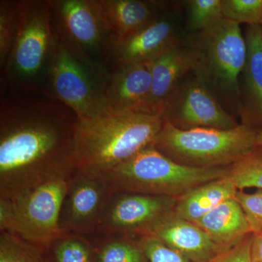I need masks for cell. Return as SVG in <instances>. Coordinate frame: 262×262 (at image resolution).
<instances>
[{
  "instance_id": "cell-29",
  "label": "cell",
  "mask_w": 262,
  "mask_h": 262,
  "mask_svg": "<svg viewBox=\"0 0 262 262\" xmlns=\"http://www.w3.org/2000/svg\"><path fill=\"white\" fill-rule=\"evenodd\" d=\"M146 262H192L152 236H138Z\"/></svg>"
},
{
  "instance_id": "cell-18",
  "label": "cell",
  "mask_w": 262,
  "mask_h": 262,
  "mask_svg": "<svg viewBox=\"0 0 262 262\" xmlns=\"http://www.w3.org/2000/svg\"><path fill=\"white\" fill-rule=\"evenodd\" d=\"M194 224L208 234L219 252L234 247L252 234L235 196L222 202Z\"/></svg>"
},
{
  "instance_id": "cell-2",
  "label": "cell",
  "mask_w": 262,
  "mask_h": 262,
  "mask_svg": "<svg viewBox=\"0 0 262 262\" xmlns=\"http://www.w3.org/2000/svg\"><path fill=\"white\" fill-rule=\"evenodd\" d=\"M163 122L162 115L135 110L112 112L80 122L76 136L74 170L104 175L152 146Z\"/></svg>"
},
{
  "instance_id": "cell-24",
  "label": "cell",
  "mask_w": 262,
  "mask_h": 262,
  "mask_svg": "<svg viewBox=\"0 0 262 262\" xmlns=\"http://www.w3.org/2000/svg\"><path fill=\"white\" fill-rule=\"evenodd\" d=\"M183 5L187 13L184 29L187 34L204 30L223 18L222 0H187Z\"/></svg>"
},
{
  "instance_id": "cell-6",
  "label": "cell",
  "mask_w": 262,
  "mask_h": 262,
  "mask_svg": "<svg viewBox=\"0 0 262 262\" xmlns=\"http://www.w3.org/2000/svg\"><path fill=\"white\" fill-rule=\"evenodd\" d=\"M228 167L193 168L173 161L150 146L103 176L115 192L178 199L198 186L225 177Z\"/></svg>"
},
{
  "instance_id": "cell-10",
  "label": "cell",
  "mask_w": 262,
  "mask_h": 262,
  "mask_svg": "<svg viewBox=\"0 0 262 262\" xmlns=\"http://www.w3.org/2000/svg\"><path fill=\"white\" fill-rule=\"evenodd\" d=\"M163 115L182 130L198 127L229 130L239 125L191 72L180 81L167 100Z\"/></svg>"
},
{
  "instance_id": "cell-26",
  "label": "cell",
  "mask_w": 262,
  "mask_h": 262,
  "mask_svg": "<svg viewBox=\"0 0 262 262\" xmlns=\"http://www.w3.org/2000/svg\"><path fill=\"white\" fill-rule=\"evenodd\" d=\"M223 18L239 24L261 25L262 0H222Z\"/></svg>"
},
{
  "instance_id": "cell-25",
  "label": "cell",
  "mask_w": 262,
  "mask_h": 262,
  "mask_svg": "<svg viewBox=\"0 0 262 262\" xmlns=\"http://www.w3.org/2000/svg\"><path fill=\"white\" fill-rule=\"evenodd\" d=\"M0 262H48L44 249L18 236L0 232Z\"/></svg>"
},
{
  "instance_id": "cell-13",
  "label": "cell",
  "mask_w": 262,
  "mask_h": 262,
  "mask_svg": "<svg viewBox=\"0 0 262 262\" xmlns=\"http://www.w3.org/2000/svg\"><path fill=\"white\" fill-rule=\"evenodd\" d=\"M167 8L158 18L141 30L114 42L108 60L116 65L146 63L182 42L175 13Z\"/></svg>"
},
{
  "instance_id": "cell-17",
  "label": "cell",
  "mask_w": 262,
  "mask_h": 262,
  "mask_svg": "<svg viewBox=\"0 0 262 262\" xmlns=\"http://www.w3.org/2000/svg\"><path fill=\"white\" fill-rule=\"evenodd\" d=\"M151 75L145 63L118 66L111 72L107 98L113 112L141 111L149 94Z\"/></svg>"
},
{
  "instance_id": "cell-8",
  "label": "cell",
  "mask_w": 262,
  "mask_h": 262,
  "mask_svg": "<svg viewBox=\"0 0 262 262\" xmlns=\"http://www.w3.org/2000/svg\"><path fill=\"white\" fill-rule=\"evenodd\" d=\"M72 173L53 177L10 198L11 234L46 248L64 234L59 227L60 213Z\"/></svg>"
},
{
  "instance_id": "cell-23",
  "label": "cell",
  "mask_w": 262,
  "mask_h": 262,
  "mask_svg": "<svg viewBox=\"0 0 262 262\" xmlns=\"http://www.w3.org/2000/svg\"><path fill=\"white\" fill-rule=\"evenodd\" d=\"M227 177L237 190L248 188L262 189V148L256 146L229 166Z\"/></svg>"
},
{
  "instance_id": "cell-9",
  "label": "cell",
  "mask_w": 262,
  "mask_h": 262,
  "mask_svg": "<svg viewBox=\"0 0 262 262\" xmlns=\"http://www.w3.org/2000/svg\"><path fill=\"white\" fill-rule=\"evenodd\" d=\"M57 39L82 56L104 61L115 42L98 0H48Z\"/></svg>"
},
{
  "instance_id": "cell-11",
  "label": "cell",
  "mask_w": 262,
  "mask_h": 262,
  "mask_svg": "<svg viewBox=\"0 0 262 262\" xmlns=\"http://www.w3.org/2000/svg\"><path fill=\"white\" fill-rule=\"evenodd\" d=\"M115 192L103 175L74 170L62 203L59 227L63 233H97L101 215Z\"/></svg>"
},
{
  "instance_id": "cell-1",
  "label": "cell",
  "mask_w": 262,
  "mask_h": 262,
  "mask_svg": "<svg viewBox=\"0 0 262 262\" xmlns=\"http://www.w3.org/2000/svg\"><path fill=\"white\" fill-rule=\"evenodd\" d=\"M80 123L70 108L48 98L2 99L0 198L73 173Z\"/></svg>"
},
{
  "instance_id": "cell-20",
  "label": "cell",
  "mask_w": 262,
  "mask_h": 262,
  "mask_svg": "<svg viewBox=\"0 0 262 262\" xmlns=\"http://www.w3.org/2000/svg\"><path fill=\"white\" fill-rule=\"evenodd\" d=\"M237 188L229 177L198 186L177 199L174 211L181 218L194 222L222 202L235 196Z\"/></svg>"
},
{
  "instance_id": "cell-5",
  "label": "cell",
  "mask_w": 262,
  "mask_h": 262,
  "mask_svg": "<svg viewBox=\"0 0 262 262\" xmlns=\"http://www.w3.org/2000/svg\"><path fill=\"white\" fill-rule=\"evenodd\" d=\"M17 31L3 71L12 87L42 94L58 39L48 0L16 1Z\"/></svg>"
},
{
  "instance_id": "cell-22",
  "label": "cell",
  "mask_w": 262,
  "mask_h": 262,
  "mask_svg": "<svg viewBox=\"0 0 262 262\" xmlns=\"http://www.w3.org/2000/svg\"><path fill=\"white\" fill-rule=\"evenodd\" d=\"M43 249L48 262H96L94 241L83 234L64 233Z\"/></svg>"
},
{
  "instance_id": "cell-21",
  "label": "cell",
  "mask_w": 262,
  "mask_h": 262,
  "mask_svg": "<svg viewBox=\"0 0 262 262\" xmlns=\"http://www.w3.org/2000/svg\"><path fill=\"white\" fill-rule=\"evenodd\" d=\"M100 234L94 241L96 262H146L138 236Z\"/></svg>"
},
{
  "instance_id": "cell-32",
  "label": "cell",
  "mask_w": 262,
  "mask_h": 262,
  "mask_svg": "<svg viewBox=\"0 0 262 262\" xmlns=\"http://www.w3.org/2000/svg\"><path fill=\"white\" fill-rule=\"evenodd\" d=\"M257 146L262 148V130L258 131Z\"/></svg>"
},
{
  "instance_id": "cell-4",
  "label": "cell",
  "mask_w": 262,
  "mask_h": 262,
  "mask_svg": "<svg viewBox=\"0 0 262 262\" xmlns=\"http://www.w3.org/2000/svg\"><path fill=\"white\" fill-rule=\"evenodd\" d=\"M110 74L104 61L82 56L58 39L42 94L68 106L80 122L90 121L113 112Z\"/></svg>"
},
{
  "instance_id": "cell-33",
  "label": "cell",
  "mask_w": 262,
  "mask_h": 262,
  "mask_svg": "<svg viewBox=\"0 0 262 262\" xmlns=\"http://www.w3.org/2000/svg\"><path fill=\"white\" fill-rule=\"evenodd\" d=\"M261 27H262V22H261Z\"/></svg>"
},
{
  "instance_id": "cell-16",
  "label": "cell",
  "mask_w": 262,
  "mask_h": 262,
  "mask_svg": "<svg viewBox=\"0 0 262 262\" xmlns=\"http://www.w3.org/2000/svg\"><path fill=\"white\" fill-rule=\"evenodd\" d=\"M145 63L151 75V86L140 112L163 115L167 100L180 81L192 72L190 58L182 40L178 46Z\"/></svg>"
},
{
  "instance_id": "cell-31",
  "label": "cell",
  "mask_w": 262,
  "mask_h": 262,
  "mask_svg": "<svg viewBox=\"0 0 262 262\" xmlns=\"http://www.w3.org/2000/svg\"><path fill=\"white\" fill-rule=\"evenodd\" d=\"M251 260L252 262H262V234H253Z\"/></svg>"
},
{
  "instance_id": "cell-19",
  "label": "cell",
  "mask_w": 262,
  "mask_h": 262,
  "mask_svg": "<svg viewBox=\"0 0 262 262\" xmlns=\"http://www.w3.org/2000/svg\"><path fill=\"white\" fill-rule=\"evenodd\" d=\"M115 41L149 25L161 13L158 1L98 0Z\"/></svg>"
},
{
  "instance_id": "cell-28",
  "label": "cell",
  "mask_w": 262,
  "mask_h": 262,
  "mask_svg": "<svg viewBox=\"0 0 262 262\" xmlns=\"http://www.w3.org/2000/svg\"><path fill=\"white\" fill-rule=\"evenodd\" d=\"M235 199L244 211L253 234H262V189L248 193L237 190Z\"/></svg>"
},
{
  "instance_id": "cell-14",
  "label": "cell",
  "mask_w": 262,
  "mask_h": 262,
  "mask_svg": "<svg viewBox=\"0 0 262 262\" xmlns=\"http://www.w3.org/2000/svg\"><path fill=\"white\" fill-rule=\"evenodd\" d=\"M247 53L239 80V115L242 124L262 130V27L247 26Z\"/></svg>"
},
{
  "instance_id": "cell-7",
  "label": "cell",
  "mask_w": 262,
  "mask_h": 262,
  "mask_svg": "<svg viewBox=\"0 0 262 262\" xmlns=\"http://www.w3.org/2000/svg\"><path fill=\"white\" fill-rule=\"evenodd\" d=\"M258 131L244 124L229 130H182L164 119L153 146L177 163L193 168L228 167L257 146Z\"/></svg>"
},
{
  "instance_id": "cell-12",
  "label": "cell",
  "mask_w": 262,
  "mask_h": 262,
  "mask_svg": "<svg viewBox=\"0 0 262 262\" xmlns=\"http://www.w3.org/2000/svg\"><path fill=\"white\" fill-rule=\"evenodd\" d=\"M177 198L115 192L105 208L97 233L144 236L164 215L173 211Z\"/></svg>"
},
{
  "instance_id": "cell-27",
  "label": "cell",
  "mask_w": 262,
  "mask_h": 262,
  "mask_svg": "<svg viewBox=\"0 0 262 262\" xmlns=\"http://www.w3.org/2000/svg\"><path fill=\"white\" fill-rule=\"evenodd\" d=\"M16 1L0 2V67L4 68L16 34Z\"/></svg>"
},
{
  "instance_id": "cell-15",
  "label": "cell",
  "mask_w": 262,
  "mask_h": 262,
  "mask_svg": "<svg viewBox=\"0 0 262 262\" xmlns=\"http://www.w3.org/2000/svg\"><path fill=\"white\" fill-rule=\"evenodd\" d=\"M145 235L156 237L192 262H208L219 253L203 229L181 218L174 210L160 219Z\"/></svg>"
},
{
  "instance_id": "cell-3",
  "label": "cell",
  "mask_w": 262,
  "mask_h": 262,
  "mask_svg": "<svg viewBox=\"0 0 262 262\" xmlns=\"http://www.w3.org/2000/svg\"><path fill=\"white\" fill-rule=\"evenodd\" d=\"M183 45L195 76L232 116L239 115V80L247 53L239 24L222 18L194 34L185 33Z\"/></svg>"
},
{
  "instance_id": "cell-30",
  "label": "cell",
  "mask_w": 262,
  "mask_h": 262,
  "mask_svg": "<svg viewBox=\"0 0 262 262\" xmlns=\"http://www.w3.org/2000/svg\"><path fill=\"white\" fill-rule=\"evenodd\" d=\"M252 241L253 234H249L234 247L216 253L208 262H252Z\"/></svg>"
}]
</instances>
